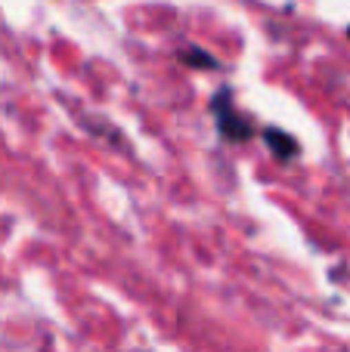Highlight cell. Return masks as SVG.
Here are the masks:
<instances>
[{
  "instance_id": "cell-1",
  "label": "cell",
  "mask_w": 350,
  "mask_h": 352,
  "mask_svg": "<svg viewBox=\"0 0 350 352\" xmlns=\"http://www.w3.org/2000/svg\"><path fill=\"white\" fill-rule=\"evenodd\" d=\"M220 130L229 136V140H245L251 130H248V121H242V118H236L229 109L220 111Z\"/></svg>"
},
{
  "instance_id": "cell-2",
  "label": "cell",
  "mask_w": 350,
  "mask_h": 352,
  "mask_svg": "<svg viewBox=\"0 0 350 352\" xmlns=\"http://www.w3.org/2000/svg\"><path fill=\"white\" fill-rule=\"evenodd\" d=\"M267 142H276V146L282 148V155H279V158H289V155L295 152V142L285 140V136H279V133H270V136H267Z\"/></svg>"
}]
</instances>
